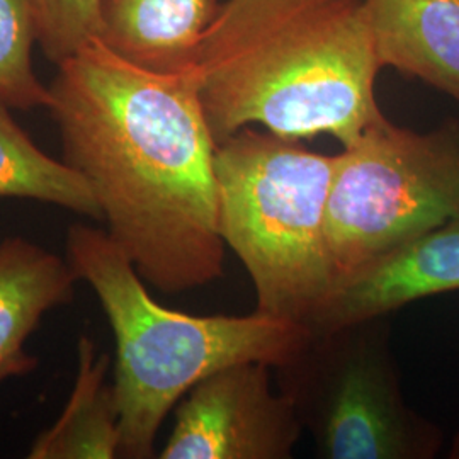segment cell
I'll use <instances>...</instances> for the list:
<instances>
[{
  "instance_id": "obj_1",
  "label": "cell",
  "mask_w": 459,
  "mask_h": 459,
  "mask_svg": "<svg viewBox=\"0 0 459 459\" xmlns=\"http://www.w3.org/2000/svg\"><path fill=\"white\" fill-rule=\"evenodd\" d=\"M48 89L64 160L143 281L176 295L221 278L216 142L195 66L152 70L96 38Z\"/></svg>"
},
{
  "instance_id": "obj_2",
  "label": "cell",
  "mask_w": 459,
  "mask_h": 459,
  "mask_svg": "<svg viewBox=\"0 0 459 459\" xmlns=\"http://www.w3.org/2000/svg\"><path fill=\"white\" fill-rule=\"evenodd\" d=\"M195 70L214 142L252 125L290 140L354 143L383 113L364 0H227Z\"/></svg>"
},
{
  "instance_id": "obj_3",
  "label": "cell",
  "mask_w": 459,
  "mask_h": 459,
  "mask_svg": "<svg viewBox=\"0 0 459 459\" xmlns=\"http://www.w3.org/2000/svg\"><path fill=\"white\" fill-rule=\"evenodd\" d=\"M65 246L66 261L92 288L115 333L121 458H152L165 417L204 377L242 362L276 369L312 339L308 325L264 313L203 316L165 308L106 230L72 225Z\"/></svg>"
},
{
  "instance_id": "obj_4",
  "label": "cell",
  "mask_w": 459,
  "mask_h": 459,
  "mask_svg": "<svg viewBox=\"0 0 459 459\" xmlns=\"http://www.w3.org/2000/svg\"><path fill=\"white\" fill-rule=\"evenodd\" d=\"M335 155L250 126L216 143L220 233L254 282L255 312L308 325L333 286L327 208Z\"/></svg>"
},
{
  "instance_id": "obj_5",
  "label": "cell",
  "mask_w": 459,
  "mask_h": 459,
  "mask_svg": "<svg viewBox=\"0 0 459 459\" xmlns=\"http://www.w3.org/2000/svg\"><path fill=\"white\" fill-rule=\"evenodd\" d=\"M455 220H459L456 121L419 133L396 126L383 115L335 155L327 208L335 281Z\"/></svg>"
},
{
  "instance_id": "obj_6",
  "label": "cell",
  "mask_w": 459,
  "mask_h": 459,
  "mask_svg": "<svg viewBox=\"0 0 459 459\" xmlns=\"http://www.w3.org/2000/svg\"><path fill=\"white\" fill-rule=\"evenodd\" d=\"M385 318L313 332L291 361L276 368L324 459H427L439 429L405 403Z\"/></svg>"
},
{
  "instance_id": "obj_7",
  "label": "cell",
  "mask_w": 459,
  "mask_h": 459,
  "mask_svg": "<svg viewBox=\"0 0 459 459\" xmlns=\"http://www.w3.org/2000/svg\"><path fill=\"white\" fill-rule=\"evenodd\" d=\"M271 369L242 362L199 381L182 398L160 458H291L303 427L293 402L274 394Z\"/></svg>"
},
{
  "instance_id": "obj_8",
  "label": "cell",
  "mask_w": 459,
  "mask_h": 459,
  "mask_svg": "<svg viewBox=\"0 0 459 459\" xmlns=\"http://www.w3.org/2000/svg\"><path fill=\"white\" fill-rule=\"evenodd\" d=\"M459 291V220L379 254L335 281L308 320L312 332L386 318L429 296Z\"/></svg>"
},
{
  "instance_id": "obj_9",
  "label": "cell",
  "mask_w": 459,
  "mask_h": 459,
  "mask_svg": "<svg viewBox=\"0 0 459 459\" xmlns=\"http://www.w3.org/2000/svg\"><path fill=\"white\" fill-rule=\"evenodd\" d=\"M77 276L66 259L22 237L0 242V388L39 364L28 341L53 308L74 299Z\"/></svg>"
},
{
  "instance_id": "obj_10",
  "label": "cell",
  "mask_w": 459,
  "mask_h": 459,
  "mask_svg": "<svg viewBox=\"0 0 459 459\" xmlns=\"http://www.w3.org/2000/svg\"><path fill=\"white\" fill-rule=\"evenodd\" d=\"M379 64L459 102V0H364Z\"/></svg>"
},
{
  "instance_id": "obj_11",
  "label": "cell",
  "mask_w": 459,
  "mask_h": 459,
  "mask_svg": "<svg viewBox=\"0 0 459 459\" xmlns=\"http://www.w3.org/2000/svg\"><path fill=\"white\" fill-rule=\"evenodd\" d=\"M218 0H100L99 38L138 65L174 72L195 65Z\"/></svg>"
},
{
  "instance_id": "obj_12",
  "label": "cell",
  "mask_w": 459,
  "mask_h": 459,
  "mask_svg": "<svg viewBox=\"0 0 459 459\" xmlns=\"http://www.w3.org/2000/svg\"><path fill=\"white\" fill-rule=\"evenodd\" d=\"M109 356L82 335L77 344V377L65 409L41 432L30 459H113L121 453L115 386L108 383Z\"/></svg>"
},
{
  "instance_id": "obj_13",
  "label": "cell",
  "mask_w": 459,
  "mask_h": 459,
  "mask_svg": "<svg viewBox=\"0 0 459 459\" xmlns=\"http://www.w3.org/2000/svg\"><path fill=\"white\" fill-rule=\"evenodd\" d=\"M0 197L33 199L100 220L98 201L82 176L65 160H56L9 115L0 99Z\"/></svg>"
},
{
  "instance_id": "obj_14",
  "label": "cell",
  "mask_w": 459,
  "mask_h": 459,
  "mask_svg": "<svg viewBox=\"0 0 459 459\" xmlns=\"http://www.w3.org/2000/svg\"><path fill=\"white\" fill-rule=\"evenodd\" d=\"M38 41L34 0H0V99L16 109L48 108L49 89L31 62Z\"/></svg>"
},
{
  "instance_id": "obj_15",
  "label": "cell",
  "mask_w": 459,
  "mask_h": 459,
  "mask_svg": "<svg viewBox=\"0 0 459 459\" xmlns=\"http://www.w3.org/2000/svg\"><path fill=\"white\" fill-rule=\"evenodd\" d=\"M38 41L56 65L100 34V0H34Z\"/></svg>"
}]
</instances>
